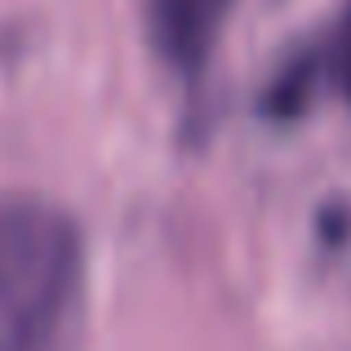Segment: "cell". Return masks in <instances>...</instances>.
<instances>
[{
	"instance_id": "cell-2",
	"label": "cell",
	"mask_w": 351,
	"mask_h": 351,
	"mask_svg": "<svg viewBox=\"0 0 351 351\" xmlns=\"http://www.w3.org/2000/svg\"><path fill=\"white\" fill-rule=\"evenodd\" d=\"M236 0H152L147 9V27H152V45L178 76L196 80L214 58L218 32H223L227 14Z\"/></svg>"
},
{
	"instance_id": "cell-3",
	"label": "cell",
	"mask_w": 351,
	"mask_h": 351,
	"mask_svg": "<svg viewBox=\"0 0 351 351\" xmlns=\"http://www.w3.org/2000/svg\"><path fill=\"white\" fill-rule=\"evenodd\" d=\"M320 94H325V89H320L316 53H311V45H302V49H293L289 58L276 67V76L267 80V89L258 94V116L276 120V125H289V120L307 116Z\"/></svg>"
},
{
	"instance_id": "cell-4",
	"label": "cell",
	"mask_w": 351,
	"mask_h": 351,
	"mask_svg": "<svg viewBox=\"0 0 351 351\" xmlns=\"http://www.w3.org/2000/svg\"><path fill=\"white\" fill-rule=\"evenodd\" d=\"M311 53H316L320 89H329V94H338L343 103H351V0L338 9L329 32L320 36V40H311Z\"/></svg>"
},
{
	"instance_id": "cell-1",
	"label": "cell",
	"mask_w": 351,
	"mask_h": 351,
	"mask_svg": "<svg viewBox=\"0 0 351 351\" xmlns=\"http://www.w3.org/2000/svg\"><path fill=\"white\" fill-rule=\"evenodd\" d=\"M76 218L40 196H0V351H62L85 302Z\"/></svg>"
}]
</instances>
